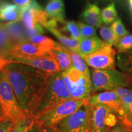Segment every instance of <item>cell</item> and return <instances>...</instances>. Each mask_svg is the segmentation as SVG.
<instances>
[{
  "label": "cell",
  "mask_w": 132,
  "mask_h": 132,
  "mask_svg": "<svg viewBox=\"0 0 132 132\" xmlns=\"http://www.w3.org/2000/svg\"><path fill=\"white\" fill-rule=\"evenodd\" d=\"M35 122V118L26 116L16 120L10 132H28Z\"/></svg>",
  "instance_id": "25"
},
{
  "label": "cell",
  "mask_w": 132,
  "mask_h": 132,
  "mask_svg": "<svg viewBox=\"0 0 132 132\" xmlns=\"http://www.w3.org/2000/svg\"><path fill=\"white\" fill-rule=\"evenodd\" d=\"M122 105V116L119 121L126 127L127 130H132V90L120 87L114 90Z\"/></svg>",
  "instance_id": "14"
},
{
  "label": "cell",
  "mask_w": 132,
  "mask_h": 132,
  "mask_svg": "<svg viewBox=\"0 0 132 132\" xmlns=\"http://www.w3.org/2000/svg\"><path fill=\"white\" fill-rule=\"evenodd\" d=\"M48 53L37 44L29 40L21 41L14 44L10 50L7 59L14 57L19 58H32L45 56Z\"/></svg>",
  "instance_id": "11"
},
{
  "label": "cell",
  "mask_w": 132,
  "mask_h": 132,
  "mask_svg": "<svg viewBox=\"0 0 132 132\" xmlns=\"http://www.w3.org/2000/svg\"><path fill=\"white\" fill-rule=\"evenodd\" d=\"M118 13L116 10L113 3L110 4L106 7L104 8L101 13L102 21L105 24H110L113 22L117 19Z\"/></svg>",
  "instance_id": "28"
},
{
  "label": "cell",
  "mask_w": 132,
  "mask_h": 132,
  "mask_svg": "<svg viewBox=\"0 0 132 132\" xmlns=\"http://www.w3.org/2000/svg\"><path fill=\"white\" fill-rule=\"evenodd\" d=\"M117 60L118 65L120 70L126 73H132V50L119 53Z\"/></svg>",
  "instance_id": "24"
},
{
  "label": "cell",
  "mask_w": 132,
  "mask_h": 132,
  "mask_svg": "<svg viewBox=\"0 0 132 132\" xmlns=\"http://www.w3.org/2000/svg\"><path fill=\"white\" fill-rule=\"evenodd\" d=\"M16 4L21 7H28L37 9L42 10V8L36 0H12Z\"/></svg>",
  "instance_id": "34"
},
{
  "label": "cell",
  "mask_w": 132,
  "mask_h": 132,
  "mask_svg": "<svg viewBox=\"0 0 132 132\" xmlns=\"http://www.w3.org/2000/svg\"><path fill=\"white\" fill-rule=\"evenodd\" d=\"M64 26L62 30L70 33L71 37L81 40L82 39L80 29L78 24L73 21H64Z\"/></svg>",
  "instance_id": "29"
},
{
  "label": "cell",
  "mask_w": 132,
  "mask_h": 132,
  "mask_svg": "<svg viewBox=\"0 0 132 132\" xmlns=\"http://www.w3.org/2000/svg\"><path fill=\"white\" fill-rule=\"evenodd\" d=\"M78 24L80 29L82 39H85V38L94 37L96 36V30L94 27L85 24L82 22H79Z\"/></svg>",
  "instance_id": "32"
},
{
  "label": "cell",
  "mask_w": 132,
  "mask_h": 132,
  "mask_svg": "<svg viewBox=\"0 0 132 132\" xmlns=\"http://www.w3.org/2000/svg\"><path fill=\"white\" fill-rule=\"evenodd\" d=\"M5 69L21 110L26 115L35 118L51 74L16 62L8 64Z\"/></svg>",
  "instance_id": "1"
},
{
  "label": "cell",
  "mask_w": 132,
  "mask_h": 132,
  "mask_svg": "<svg viewBox=\"0 0 132 132\" xmlns=\"http://www.w3.org/2000/svg\"><path fill=\"white\" fill-rule=\"evenodd\" d=\"M58 62L61 71L68 70L72 67V62L69 50L59 43L55 42L53 48L48 52Z\"/></svg>",
  "instance_id": "15"
},
{
  "label": "cell",
  "mask_w": 132,
  "mask_h": 132,
  "mask_svg": "<svg viewBox=\"0 0 132 132\" xmlns=\"http://www.w3.org/2000/svg\"><path fill=\"white\" fill-rule=\"evenodd\" d=\"M15 122L14 119L3 116L0 119V132H10Z\"/></svg>",
  "instance_id": "33"
},
{
  "label": "cell",
  "mask_w": 132,
  "mask_h": 132,
  "mask_svg": "<svg viewBox=\"0 0 132 132\" xmlns=\"http://www.w3.org/2000/svg\"><path fill=\"white\" fill-rule=\"evenodd\" d=\"M14 45L5 23H0V58L7 59Z\"/></svg>",
  "instance_id": "20"
},
{
  "label": "cell",
  "mask_w": 132,
  "mask_h": 132,
  "mask_svg": "<svg viewBox=\"0 0 132 132\" xmlns=\"http://www.w3.org/2000/svg\"><path fill=\"white\" fill-rule=\"evenodd\" d=\"M111 29L113 30L116 35L119 38H121L128 34V32L125 28L124 26L119 19H116L112 23Z\"/></svg>",
  "instance_id": "31"
},
{
  "label": "cell",
  "mask_w": 132,
  "mask_h": 132,
  "mask_svg": "<svg viewBox=\"0 0 132 132\" xmlns=\"http://www.w3.org/2000/svg\"><path fill=\"white\" fill-rule=\"evenodd\" d=\"M66 86L72 98L88 100L91 94V78H88L72 66L61 71Z\"/></svg>",
  "instance_id": "6"
},
{
  "label": "cell",
  "mask_w": 132,
  "mask_h": 132,
  "mask_svg": "<svg viewBox=\"0 0 132 132\" xmlns=\"http://www.w3.org/2000/svg\"><path fill=\"white\" fill-rule=\"evenodd\" d=\"M108 132H128V130L122 123L119 121L115 125L111 127Z\"/></svg>",
  "instance_id": "36"
},
{
  "label": "cell",
  "mask_w": 132,
  "mask_h": 132,
  "mask_svg": "<svg viewBox=\"0 0 132 132\" xmlns=\"http://www.w3.org/2000/svg\"><path fill=\"white\" fill-rule=\"evenodd\" d=\"M28 132H40V126L35 122Z\"/></svg>",
  "instance_id": "38"
},
{
  "label": "cell",
  "mask_w": 132,
  "mask_h": 132,
  "mask_svg": "<svg viewBox=\"0 0 132 132\" xmlns=\"http://www.w3.org/2000/svg\"><path fill=\"white\" fill-rule=\"evenodd\" d=\"M87 102L90 105L103 104L109 106L116 112L118 120L122 116L123 108L121 100L114 90H105L90 95Z\"/></svg>",
  "instance_id": "12"
},
{
  "label": "cell",
  "mask_w": 132,
  "mask_h": 132,
  "mask_svg": "<svg viewBox=\"0 0 132 132\" xmlns=\"http://www.w3.org/2000/svg\"><path fill=\"white\" fill-rule=\"evenodd\" d=\"M3 116V111L2 109H1V106L0 105V119H1L2 117Z\"/></svg>",
  "instance_id": "39"
},
{
  "label": "cell",
  "mask_w": 132,
  "mask_h": 132,
  "mask_svg": "<svg viewBox=\"0 0 132 132\" xmlns=\"http://www.w3.org/2000/svg\"><path fill=\"white\" fill-rule=\"evenodd\" d=\"M40 132H59V131L56 128L54 127L41 126Z\"/></svg>",
  "instance_id": "37"
},
{
  "label": "cell",
  "mask_w": 132,
  "mask_h": 132,
  "mask_svg": "<svg viewBox=\"0 0 132 132\" xmlns=\"http://www.w3.org/2000/svg\"><path fill=\"white\" fill-rule=\"evenodd\" d=\"M23 7L16 4L2 3L0 4V21L9 22L20 20Z\"/></svg>",
  "instance_id": "16"
},
{
  "label": "cell",
  "mask_w": 132,
  "mask_h": 132,
  "mask_svg": "<svg viewBox=\"0 0 132 132\" xmlns=\"http://www.w3.org/2000/svg\"><path fill=\"white\" fill-rule=\"evenodd\" d=\"M116 52L112 46L103 42L94 53L81 55L87 65L98 70H113L116 67Z\"/></svg>",
  "instance_id": "9"
},
{
  "label": "cell",
  "mask_w": 132,
  "mask_h": 132,
  "mask_svg": "<svg viewBox=\"0 0 132 132\" xmlns=\"http://www.w3.org/2000/svg\"><path fill=\"white\" fill-rule=\"evenodd\" d=\"M87 102V100L85 99H69L35 119V122L40 127H56L64 119L73 114Z\"/></svg>",
  "instance_id": "4"
},
{
  "label": "cell",
  "mask_w": 132,
  "mask_h": 132,
  "mask_svg": "<svg viewBox=\"0 0 132 132\" xmlns=\"http://www.w3.org/2000/svg\"><path fill=\"white\" fill-rule=\"evenodd\" d=\"M48 31H50L57 39L60 41L61 43L64 47L70 50L74 51L79 53L80 50V41L78 39H75V38L70 37H67L63 35L57 28L50 27L47 28Z\"/></svg>",
  "instance_id": "21"
},
{
  "label": "cell",
  "mask_w": 132,
  "mask_h": 132,
  "mask_svg": "<svg viewBox=\"0 0 132 132\" xmlns=\"http://www.w3.org/2000/svg\"><path fill=\"white\" fill-rule=\"evenodd\" d=\"M44 26L41 25V24H37L35 27L31 29H26V32H27L28 38V40L29 38L35 36L37 35H40V34L45 33V31L44 29Z\"/></svg>",
  "instance_id": "35"
},
{
  "label": "cell",
  "mask_w": 132,
  "mask_h": 132,
  "mask_svg": "<svg viewBox=\"0 0 132 132\" xmlns=\"http://www.w3.org/2000/svg\"><path fill=\"white\" fill-rule=\"evenodd\" d=\"M9 61L10 63L16 62V63L26 64L51 75L61 72L58 62L54 57L49 54L42 56L32 57V58L14 57V58L9 59Z\"/></svg>",
  "instance_id": "10"
},
{
  "label": "cell",
  "mask_w": 132,
  "mask_h": 132,
  "mask_svg": "<svg viewBox=\"0 0 132 132\" xmlns=\"http://www.w3.org/2000/svg\"><path fill=\"white\" fill-rule=\"evenodd\" d=\"M45 11L50 19H56L61 23L64 21L65 9L62 0H52L47 4Z\"/></svg>",
  "instance_id": "19"
},
{
  "label": "cell",
  "mask_w": 132,
  "mask_h": 132,
  "mask_svg": "<svg viewBox=\"0 0 132 132\" xmlns=\"http://www.w3.org/2000/svg\"><path fill=\"white\" fill-rule=\"evenodd\" d=\"M71 59H72V66L80 72L81 73L84 74L88 78H90V74L86 63L82 58L81 54L77 52H74L69 50Z\"/></svg>",
  "instance_id": "23"
},
{
  "label": "cell",
  "mask_w": 132,
  "mask_h": 132,
  "mask_svg": "<svg viewBox=\"0 0 132 132\" xmlns=\"http://www.w3.org/2000/svg\"><path fill=\"white\" fill-rule=\"evenodd\" d=\"M128 132H132V130H128Z\"/></svg>",
  "instance_id": "40"
},
{
  "label": "cell",
  "mask_w": 132,
  "mask_h": 132,
  "mask_svg": "<svg viewBox=\"0 0 132 132\" xmlns=\"http://www.w3.org/2000/svg\"><path fill=\"white\" fill-rule=\"evenodd\" d=\"M5 24L14 45L21 41L28 40L25 26L20 20L8 22Z\"/></svg>",
  "instance_id": "17"
},
{
  "label": "cell",
  "mask_w": 132,
  "mask_h": 132,
  "mask_svg": "<svg viewBox=\"0 0 132 132\" xmlns=\"http://www.w3.org/2000/svg\"><path fill=\"white\" fill-rule=\"evenodd\" d=\"M0 105L3 116L15 121L27 116L21 110L5 68L0 71Z\"/></svg>",
  "instance_id": "3"
},
{
  "label": "cell",
  "mask_w": 132,
  "mask_h": 132,
  "mask_svg": "<svg viewBox=\"0 0 132 132\" xmlns=\"http://www.w3.org/2000/svg\"><path fill=\"white\" fill-rule=\"evenodd\" d=\"M72 98L66 86L62 72L51 75L47 89L40 102L35 119L59 104Z\"/></svg>",
  "instance_id": "2"
},
{
  "label": "cell",
  "mask_w": 132,
  "mask_h": 132,
  "mask_svg": "<svg viewBox=\"0 0 132 132\" xmlns=\"http://www.w3.org/2000/svg\"><path fill=\"white\" fill-rule=\"evenodd\" d=\"M119 53H125L132 49V35H126L121 37L116 45Z\"/></svg>",
  "instance_id": "30"
},
{
  "label": "cell",
  "mask_w": 132,
  "mask_h": 132,
  "mask_svg": "<svg viewBox=\"0 0 132 132\" xmlns=\"http://www.w3.org/2000/svg\"><path fill=\"white\" fill-rule=\"evenodd\" d=\"M50 18L45 11L28 7H23L21 20L26 29H31L37 24H41L44 28Z\"/></svg>",
  "instance_id": "13"
},
{
  "label": "cell",
  "mask_w": 132,
  "mask_h": 132,
  "mask_svg": "<svg viewBox=\"0 0 132 132\" xmlns=\"http://www.w3.org/2000/svg\"><path fill=\"white\" fill-rule=\"evenodd\" d=\"M59 132H90L88 102L56 127Z\"/></svg>",
  "instance_id": "8"
},
{
  "label": "cell",
  "mask_w": 132,
  "mask_h": 132,
  "mask_svg": "<svg viewBox=\"0 0 132 132\" xmlns=\"http://www.w3.org/2000/svg\"><path fill=\"white\" fill-rule=\"evenodd\" d=\"M91 92L114 90L128 86V81L119 71L94 69L91 72Z\"/></svg>",
  "instance_id": "5"
},
{
  "label": "cell",
  "mask_w": 132,
  "mask_h": 132,
  "mask_svg": "<svg viewBox=\"0 0 132 132\" xmlns=\"http://www.w3.org/2000/svg\"><path fill=\"white\" fill-rule=\"evenodd\" d=\"M29 40L34 44H37L42 48L46 53L49 52L50 50L53 48L55 42L53 40L50 38L46 37V36L40 35H37L29 38Z\"/></svg>",
  "instance_id": "26"
},
{
  "label": "cell",
  "mask_w": 132,
  "mask_h": 132,
  "mask_svg": "<svg viewBox=\"0 0 132 132\" xmlns=\"http://www.w3.org/2000/svg\"><path fill=\"white\" fill-rule=\"evenodd\" d=\"M100 34L104 40V42L111 46H116L120 39L114 33L111 28L104 25L100 26Z\"/></svg>",
  "instance_id": "27"
},
{
  "label": "cell",
  "mask_w": 132,
  "mask_h": 132,
  "mask_svg": "<svg viewBox=\"0 0 132 132\" xmlns=\"http://www.w3.org/2000/svg\"><path fill=\"white\" fill-rule=\"evenodd\" d=\"M82 19L87 23L93 27H100L102 20L101 17L100 10L96 5L89 4L82 14Z\"/></svg>",
  "instance_id": "18"
},
{
  "label": "cell",
  "mask_w": 132,
  "mask_h": 132,
  "mask_svg": "<svg viewBox=\"0 0 132 132\" xmlns=\"http://www.w3.org/2000/svg\"><path fill=\"white\" fill-rule=\"evenodd\" d=\"M103 42L97 36L82 39L80 41L79 53L82 55L94 53L100 47Z\"/></svg>",
  "instance_id": "22"
},
{
  "label": "cell",
  "mask_w": 132,
  "mask_h": 132,
  "mask_svg": "<svg viewBox=\"0 0 132 132\" xmlns=\"http://www.w3.org/2000/svg\"><path fill=\"white\" fill-rule=\"evenodd\" d=\"M90 120V132H108L111 127L118 122L116 113L103 104L88 103Z\"/></svg>",
  "instance_id": "7"
}]
</instances>
